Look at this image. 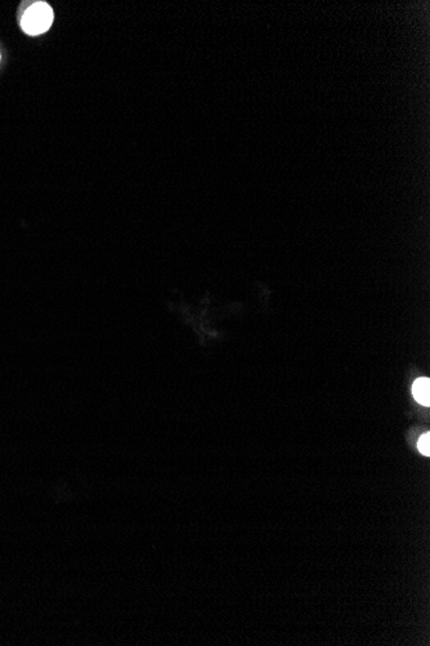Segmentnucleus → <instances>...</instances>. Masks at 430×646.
<instances>
[{
    "label": "nucleus",
    "mask_w": 430,
    "mask_h": 646,
    "mask_svg": "<svg viewBox=\"0 0 430 646\" xmlns=\"http://www.w3.org/2000/svg\"><path fill=\"white\" fill-rule=\"evenodd\" d=\"M412 394L416 401L424 406L430 405V380L429 378H419L416 380L412 386Z\"/></svg>",
    "instance_id": "obj_2"
},
{
    "label": "nucleus",
    "mask_w": 430,
    "mask_h": 646,
    "mask_svg": "<svg viewBox=\"0 0 430 646\" xmlns=\"http://www.w3.org/2000/svg\"><path fill=\"white\" fill-rule=\"evenodd\" d=\"M417 448L420 450V453H423L424 455L429 457L430 455V433H425L420 440L417 442Z\"/></svg>",
    "instance_id": "obj_3"
},
{
    "label": "nucleus",
    "mask_w": 430,
    "mask_h": 646,
    "mask_svg": "<svg viewBox=\"0 0 430 646\" xmlns=\"http://www.w3.org/2000/svg\"><path fill=\"white\" fill-rule=\"evenodd\" d=\"M54 20L53 9L45 1L31 4L22 16L21 28L28 35H42L51 29Z\"/></svg>",
    "instance_id": "obj_1"
}]
</instances>
